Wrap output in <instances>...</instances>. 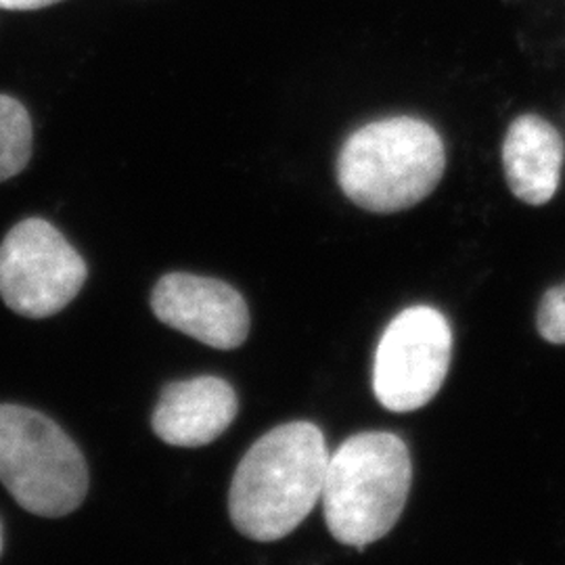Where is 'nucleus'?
<instances>
[{"label": "nucleus", "instance_id": "9d476101", "mask_svg": "<svg viewBox=\"0 0 565 565\" xmlns=\"http://www.w3.org/2000/svg\"><path fill=\"white\" fill-rule=\"evenodd\" d=\"M32 120L18 99L0 95V182L25 170L32 158Z\"/></svg>", "mask_w": 565, "mask_h": 565}, {"label": "nucleus", "instance_id": "ddd939ff", "mask_svg": "<svg viewBox=\"0 0 565 565\" xmlns=\"http://www.w3.org/2000/svg\"><path fill=\"white\" fill-rule=\"evenodd\" d=\"M0 555H2V525H0Z\"/></svg>", "mask_w": 565, "mask_h": 565}, {"label": "nucleus", "instance_id": "20e7f679", "mask_svg": "<svg viewBox=\"0 0 565 565\" xmlns=\"http://www.w3.org/2000/svg\"><path fill=\"white\" fill-rule=\"evenodd\" d=\"M0 482L25 511L63 518L84 503L88 467L53 419L21 404H0Z\"/></svg>", "mask_w": 565, "mask_h": 565}, {"label": "nucleus", "instance_id": "1a4fd4ad", "mask_svg": "<svg viewBox=\"0 0 565 565\" xmlns=\"http://www.w3.org/2000/svg\"><path fill=\"white\" fill-rule=\"evenodd\" d=\"M564 160V139L553 124L527 114L509 126L503 166L518 200L530 205L551 202L559 189Z\"/></svg>", "mask_w": 565, "mask_h": 565}, {"label": "nucleus", "instance_id": "0eeeda50", "mask_svg": "<svg viewBox=\"0 0 565 565\" xmlns=\"http://www.w3.org/2000/svg\"><path fill=\"white\" fill-rule=\"evenodd\" d=\"M163 324L218 350H235L249 335V308L228 282L191 273L163 275L151 294Z\"/></svg>", "mask_w": 565, "mask_h": 565}, {"label": "nucleus", "instance_id": "9b49d317", "mask_svg": "<svg viewBox=\"0 0 565 565\" xmlns=\"http://www.w3.org/2000/svg\"><path fill=\"white\" fill-rule=\"evenodd\" d=\"M539 333L543 340L557 345L565 343V285L551 287L543 296L536 315Z\"/></svg>", "mask_w": 565, "mask_h": 565}, {"label": "nucleus", "instance_id": "f03ea898", "mask_svg": "<svg viewBox=\"0 0 565 565\" xmlns=\"http://www.w3.org/2000/svg\"><path fill=\"white\" fill-rule=\"evenodd\" d=\"M413 484L411 452L396 434L348 438L324 471V522L342 545L364 551L398 524Z\"/></svg>", "mask_w": 565, "mask_h": 565}, {"label": "nucleus", "instance_id": "39448f33", "mask_svg": "<svg viewBox=\"0 0 565 565\" xmlns=\"http://www.w3.org/2000/svg\"><path fill=\"white\" fill-rule=\"evenodd\" d=\"M86 277L84 258L49 221L25 218L0 243V298L21 317L57 315Z\"/></svg>", "mask_w": 565, "mask_h": 565}, {"label": "nucleus", "instance_id": "f8f14e48", "mask_svg": "<svg viewBox=\"0 0 565 565\" xmlns=\"http://www.w3.org/2000/svg\"><path fill=\"white\" fill-rule=\"evenodd\" d=\"M61 0H0V9L4 11H39L44 7L57 4Z\"/></svg>", "mask_w": 565, "mask_h": 565}, {"label": "nucleus", "instance_id": "7ed1b4c3", "mask_svg": "<svg viewBox=\"0 0 565 565\" xmlns=\"http://www.w3.org/2000/svg\"><path fill=\"white\" fill-rule=\"evenodd\" d=\"M446 168L443 137L427 121L398 116L371 121L343 142V195L375 214L413 207L438 186Z\"/></svg>", "mask_w": 565, "mask_h": 565}, {"label": "nucleus", "instance_id": "f257e3e1", "mask_svg": "<svg viewBox=\"0 0 565 565\" xmlns=\"http://www.w3.org/2000/svg\"><path fill=\"white\" fill-rule=\"evenodd\" d=\"M329 457L321 427L310 422L266 431L233 476L228 492L233 525L258 543L289 536L321 501Z\"/></svg>", "mask_w": 565, "mask_h": 565}, {"label": "nucleus", "instance_id": "423d86ee", "mask_svg": "<svg viewBox=\"0 0 565 565\" xmlns=\"http://www.w3.org/2000/svg\"><path fill=\"white\" fill-rule=\"evenodd\" d=\"M452 359V329L431 306L406 308L385 327L373 366V392L392 413L429 403L445 384Z\"/></svg>", "mask_w": 565, "mask_h": 565}, {"label": "nucleus", "instance_id": "6e6552de", "mask_svg": "<svg viewBox=\"0 0 565 565\" xmlns=\"http://www.w3.org/2000/svg\"><path fill=\"white\" fill-rule=\"evenodd\" d=\"M237 411L239 401L231 384L203 375L166 385L151 424L166 445L200 448L221 438Z\"/></svg>", "mask_w": 565, "mask_h": 565}]
</instances>
